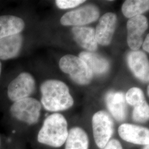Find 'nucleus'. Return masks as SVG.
Returning a JSON list of instances; mask_svg holds the SVG:
<instances>
[{
  "label": "nucleus",
  "instance_id": "1",
  "mask_svg": "<svg viewBox=\"0 0 149 149\" xmlns=\"http://www.w3.org/2000/svg\"><path fill=\"white\" fill-rule=\"evenodd\" d=\"M41 103L50 112L65 111L73 106L74 100L69 88L63 82L50 80L44 82L40 86Z\"/></svg>",
  "mask_w": 149,
  "mask_h": 149
},
{
  "label": "nucleus",
  "instance_id": "2",
  "mask_svg": "<svg viewBox=\"0 0 149 149\" xmlns=\"http://www.w3.org/2000/svg\"><path fill=\"white\" fill-rule=\"evenodd\" d=\"M68 133L65 118L61 114L54 113L44 121L38 134V141L53 148H60L65 144Z\"/></svg>",
  "mask_w": 149,
  "mask_h": 149
},
{
  "label": "nucleus",
  "instance_id": "3",
  "mask_svg": "<svg viewBox=\"0 0 149 149\" xmlns=\"http://www.w3.org/2000/svg\"><path fill=\"white\" fill-rule=\"evenodd\" d=\"M61 70L69 74L71 79L79 85L88 84L93 74L85 62L79 57L72 55H65L59 61Z\"/></svg>",
  "mask_w": 149,
  "mask_h": 149
},
{
  "label": "nucleus",
  "instance_id": "4",
  "mask_svg": "<svg viewBox=\"0 0 149 149\" xmlns=\"http://www.w3.org/2000/svg\"><path fill=\"white\" fill-rule=\"evenodd\" d=\"M41 109L42 104L37 100L27 97L15 102L10 108V113L16 119L28 125H33L39 120Z\"/></svg>",
  "mask_w": 149,
  "mask_h": 149
},
{
  "label": "nucleus",
  "instance_id": "5",
  "mask_svg": "<svg viewBox=\"0 0 149 149\" xmlns=\"http://www.w3.org/2000/svg\"><path fill=\"white\" fill-rule=\"evenodd\" d=\"M92 123L95 143L100 149H103L114 133L113 120L107 112L101 111L93 115Z\"/></svg>",
  "mask_w": 149,
  "mask_h": 149
},
{
  "label": "nucleus",
  "instance_id": "6",
  "mask_svg": "<svg viewBox=\"0 0 149 149\" xmlns=\"http://www.w3.org/2000/svg\"><path fill=\"white\" fill-rule=\"evenodd\" d=\"M100 16L98 8L92 5L82 6L65 13L60 19L64 26L80 27L96 21Z\"/></svg>",
  "mask_w": 149,
  "mask_h": 149
},
{
  "label": "nucleus",
  "instance_id": "7",
  "mask_svg": "<svg viewBox=\"0 0 149 149\" xmlns=\"http://www.w3.org/2000/svg\"><path fill=\"white\" fill-rule=\"evenodd\" d=\"M36 88V82L32 75L22 72L13 80L8 87L7 94L12 101L29 97Z\"/></svg>",
  "mask_w": 149,
  "mask_h": 149
},
{
  "label": "nucleus",
  "instance_id": "8",
  "mask_svg": "<svg viewBox=\"0 0 149 149\" xmlns=\"http://www.w3.org/2000/svg\"><path fill=\"white\" fill-rule=\"evenodd\" d=\"M148 27V19L144 16L140 15L129 19L127 22V42L131 49L136 50L141 46L143 34Z\"/></svg>",
  "mask_w": 149,
  "mask_h": 149
},
{
  "label": "nucleus",
  "instance_id": "9",
  "mask_svg": "<svg viewBox=\"0 0 149 149\" xmlns=\"http://www.w3.org/2000/svg\"><path fill=\"white\" fill-rule=\"evenodd\" d=\"M118 133L123 140L132 144L149 145V130L148 128L124 123L118 128Z\"/></svg>",
  "mask_w": 149,
  "mask_h": 149
},
{
  "label": "nucleus",
  "instance_id": "10",
  "mask_svg": "<svg viewBox=\"0 0 149 149\" xmlns=\"http://www.w3.org/2000/svg\"><path fill=\"white\" fill-rule=\"evenodd\" d=\"M116 24L117 16L114 13L109 12L102 16L95 31L97 43L102 45H108L111 43Z\"/></svg>",
  "mask_w": 149,
  "mask_h": 149
},
{
  "label": "nucleus",
  "instance_id": "11",
  "mask_svg": "<svg viewBox=\"0 0 149 149\" xmlns=\"http://www.w3.org/2000/svg\"><path fill=\"white\" fill-rule=\"evenodd\" d=\"M129 66L139 80L147 82L149 80V60L146 54L141 51H133L128 56Z\"/></svg>",
  "mask_w": 149,
  "mask_h": 149
},
{
  "label": "nucleus",
  "instance_id": "12",
  "mask_svg": "<svg viewBox=\"0 0 149 149\" xmlns=\"http://www.w3.org/2000/svg\"><path fill=\"white\" fill-rule=\"evenodd\" d=\"M107 107L118 122L124 121L127 114L125 96L122 92H109L106 97Z\"/></svg>",
  "mask_w": 149,
  "mask_h": 149
},
{
  "label": "nucleus",
  "instance_id": "13",
  "mask_svg": "<svg viewBox=\"0 0 149 149\" xmlns=\"http://www.w3.org/2000/svg\"><path fill=\"white\" fill-rule=\"evenodd\" d=\"M23 37L17 34L0 39V59L6 60L17 57L21 50Z\"/></svg>",
  "mask_w": 149,
  "mask_h": 149
},
{
  "label": "nucleus",
  "instance_id": "14",
  "mask_svg": "<svg viewBox=\"0 0 149 149\" xmlns=\"http://www.w3.org/2000/svg\"><path fill=\"white\" fill-rule=\"evenodd\" d=\"M72 32L75 41L82 48L88 51H95L97 49L95 30L91 27H74Z\"/></svg>",
  "mask_w": 149,
  "mask_h": 149
},
{
  "label": "nucleus",
  "instance_id": "15",
  "mask_svg": "<svg viewBox=\"0 0 149 149\" xmlns=\"http://www.w3.org/2000/svg\"><path fill=\"white\" fill-rule=\"evenodd\" d=\"M24 26V22L19 17L12 15L0 16V39L19 34Z\"/></svg>",
  "mask_w": 149,
  "mask_h": 149
},
{
  "label": "nucleus",
  "instance_id": "16",
  "mask_svg": "<svg viewBox=\"0 0 149 149\" xmlns=\"http://www.w3.org/2000/svg\"><path fill=\"white\" fill-rule=\"evenodd\" d=\"M79 58L85 62L93 74H103L109 69L108 61L98 54L90 52H83L80 54Z\"/></svg>",
  "mask_w": 149,
  "mask_h": 149
},
{
  "label": "nucleus",
  "instance_id": "17",
  "mask_svg": "<svg viewBox=\"0 0 149 149\" xmlns=\"http://www.w3.org/2000/svg\"><path fill=\"white\" fill-rule=\"evenodd\" d=\"M65 143V149H88L89 138L84 129L74 127L69 131Z\"/></svg>",
  "mask_w": 149,
  "mask_h": 149
},
{
  "label": "nucleus",
  "instance_id": "18",
  "mask_svg": "<svg viewBox=\"0 0 149 149\" xmlns=\"http://www.w3.org/2000/svg\"><path fill=\"white\" fill-rule=\"evenodd\" d=\"M149 8L148 0H128L125 1L122 7L123 13L125 17L132 18L141 15Z\"/></svg>",
  "mask_w": 149,
  "mask_h": 149
},
{
  "label": "nucleus",
  "instance_id": "19",
  "mask_svg": "<svg viewBox=\"0 0 149 149\" xmlns=\"http://www.w3.org/2000/svg\"><path fill=\"white\" fill-rule=\"evenodd\" d=\"M125 96L127 103L134 107L140 106L146 102L143 91L138 87L130 88Z\"/></svg>",
  "mask_w": 149,
  "mask_h": 149
},
{
  "label": "nucleus",
  "instance_id": "20",
  "mask_svg": "<svg viewBox=\"0 0 149 149\" xmlns=\"http://www.w3.org/2000/svg\"><path fill=\"white\" fill-rule=\"evenodd\" d=\"M132 117L136 122L145 123L149 120V106L146 101L140 106L134 107Z\"/></svg>",
  "mask_w": 149,
  "mask_h": 149
},
{
  "label": "nucleus",
  "instance_id": "21",
  "mask_svg": "<svg viewBox=\"0 0 149 149\" xmlns=\"http://www.w3.org/2000/svg\"><path fill=\"white\" fill-rule=\"evenodd\" d=\"M85 2V0H56L55 3L59 8L68 9L74 8Z\"/></svg>",
  "mask_w": 149,
  "mask_h": 149
},
{
  "label": "nucleus",
  "instance_id": "22",
  "mask_svg": "<svg viewBox=\"0 0 149 149\" xmlns=\"http://www.w3.org/2000/svg\"><path fill=\"white\" fill-rule=\"evenodd\" d=\"M103 149H123L120 141L117 139H111Z\"/></svg>",
  "mask_w": 149,
  "mask_h": 149
},
{
  "label": "nucleus",
  "instance_id": "23",
  "mask_svg": "<svg viewBox=\"0 0 149 149\" xmlns=\"http://www.w3.org/2000/svg\"><path fill=\"white\" fill-rule=\"evenodd\" d=\"M143 48L144 50L147 52L148 53L149 52V34L147 35V37L145 38L143 44Z\"/></svg>",
  "mask_w": 149,
  "mask_h": 149
},
{
  "label": "nucleus",
  "instance_id": "24",
  "mask_svg": "<svg viewBox=\"0 0 149 149\" xmlns=\"http://www.w3.org/2000/svg\"><path fill=\"white\" fill-rule=\"evenodd\" d=\"M149 145H146V146H145L144 149H149Z\"/></svg>",
  "mask_w": 149,
  "mask_h": 149
},
{
  "label": "nucleus",
  "instance_id": "25",
  "mask_svg": "<svg viewBox=\"0 0 149 149\" xmlns=\"http://www.w3.org/2000/svg\"><path fill=\"white\" fill-rule=\"evenodd\" d=\"M1 68H2V65L0 62V76H1Z\"/></svg>",
  "mask_w": 149,
  "mask_h": 149
},
{
  "label": "nucleus",
  "instance_id": "26",
  "mask_svg": "<svg viewBox=\"0 0 149 149\" xmlns=\"http://www.w3.org/2000/svg\"><path fill=\"white\" fill-rule=\"evenodd\" d=\"M149 86H148V95H149Z\"/></svg>",
  "mask_w": 149,
  "mask_h": 149
},
{
  "label": "nucleus",
  "instance_id": "27",
  "mask_svg": "<svg viewBox=\"0 0 149 149\" xmlns=\"http://www.w3.org/2000/svg\"><path fill=\"white\" fill-rule=\"evenodd\" d=\"M0 143H1V141H0Z\"/></svg>",
  "mask_w": 149,
  "mask_h": 149
}]
</instances>
